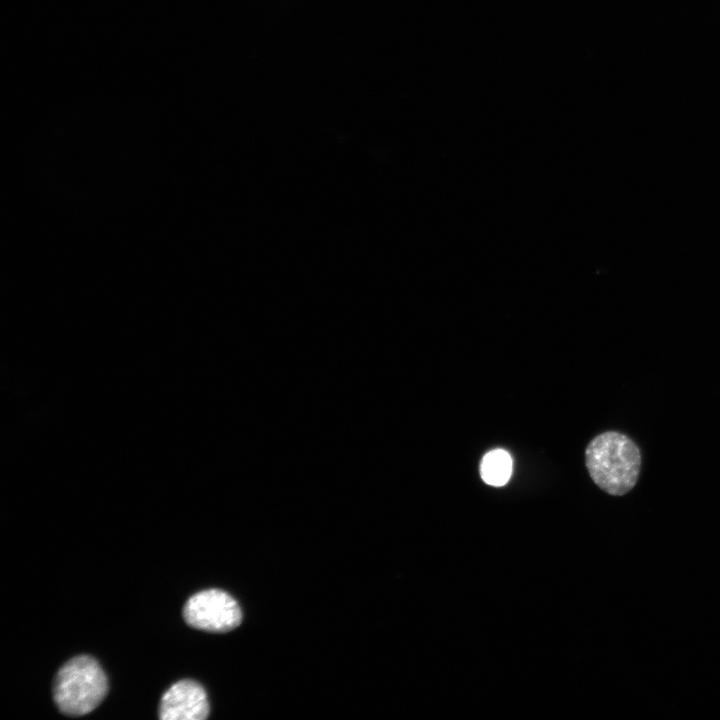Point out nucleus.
<instances>
[{"mask_svg":"<svg viewBox=\"0 0 720 720\" xmlns=\"http://www.w3.org/2000/svg\"><path fill=\"white\" fill-rule=\"evenodd\" d=\"M585 462L593 482L614 496L628 493L637 483L641 454L626 435L607 431L594 437L586 447Z\"/></svg>","mask_w":720,"mask_h":720,"instance_id":"f257e3e1","label":"nucleus"},{"mask_svg":"<svg viewBox=\"0 0 720 720\" xmlns=\"http://www.w3.org/2000/svg\"><path fill=\"white\" fill-rule=\"evenodd\" d=\"M108 691L107 677L96 659L78 655L58 670L53 698L65 715L82 716L94 710Z\"/></svg>","mask_w":720,"mask_h":720,"instance_id":"f03ea898","label":"nucleus"},{"mask_svg":"<svg viewBox=\"0 0 720 720\" xmlns=\"http://www.w3.org/2000/svg\"><path fill=\"white\" fill-rule=\"evenodd\" d=\"M183 617L193 628L224 633L239 626L242 612L237 601L227 592L207 589L195 593L187 600Z\"/></svg>","mask_w":720,"mask_h":720,"instance_id":"7ed1b4c3","label":"nucleus"},{"mask_svg":"<svg viewBox=\"0 0 720 720\" xmlns=\"http://www.w3.org/2000/svg\"><path fill=\"white\" fill-rule=\"evenodd\" d=\"M209 702L204 688L196 681L183 679L162 695L159 718L162 720H203L209 715Z\"/></svg>","mask_w":720,"mask_h":720,"instance_id":"20e7f679","label":"nucleus"},{"mask_svg":"<svg viewBox=\"0 0 720 720\" xmlns=\"http://www.w3.org/2000/svg\"><path fill=\"white\" fill-rule=\"evenodd\" d=\"M512 458L503 449H494L484 455L480 463L482 480L492 486H503L512 474Z\"/></svg>","mask_w":720,"mask_h":720,"instance_id":"39448f33","label":"nucleus"}]
</instances>
